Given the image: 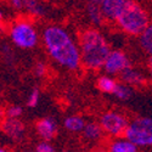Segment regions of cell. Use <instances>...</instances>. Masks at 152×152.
Wrapping results in <instances>:
<instances>
[{
    "instance_id": "6da1fadb",
    "label": "cell",
    "mask_w": 152,
    "mask_h": 152,
    "mask_svg": "<svg viewBox=\"0 0 152 152\" xmlns=\"http://www.w3.org/2000/svg\"><path fill=\"white\" fill-rule=\"evenodd\" d=\"M44 42L49 54L60 65L69 69L78 67L82 56L67 32L58 27H49L44 31Z\"/></svg>"
},
{
    "instance_id": "7a4b0ae2",
    "label": "cell",
    "mask_w": 152,
    "mask_h": 152,
    "mask_svg": "<svg viewBox=\"0 0 152 152\" xmlns=\"http://www.w3.org/2000/svg\"><path fill=\"white\" fill-rule=\"evenodd\" d=\"M110 55V49L105 38L99 32L89 29L80 37V56L83 63L91 69L100 68L105 65Z\"/></svg>"
},
{
    "instance_id": "3957f363",
    "label": "cell",
    "mask_w": 152,
    "mask_h": 152,
    "mask_svg": "<svg viewBox=\"0 0 152 152\" xmlns=\"http://www.w3.org/2000/svg\"><path fill=\"white\" fill-rule=\"evenodd\" d=\"M119 26L130 34H142L148 27V17L145 10L132 0H126L122 14L117 18Z\"/></svg>"
},
{
    "instance_id": "277c9868",
    "label": "cell",
    "mask_w": 152,
    "mask_h": 152,
    "mask_svg": "<svg viewBox=\"0 0 152 152\" xmlns=\"http://www.w3.org/2000/svg\"><path fill=\"white\" fill-rule=\"evenodd\" d=\"M125 136L135 145H148L152 136V118H139L134 121L125 130Z\"/></svg>"
},
{
    "instance_id": "5b68a950",
    "label": "cell",
    "mask_w": 152,
    "mask_h": 152,
    "mask_svg": "<svg viewBox=\"0 0 152 152\" xmlns=\"http://www.w3.org/2000/svg\"><path fill=\"white\" fill-rule=\"evenodd\" d=\"M11 38L20 48H32L37 43V33L31 24L26 22L17 23L11 31Z\"/></svg>"
},
{
    "instance_id": "8992f818",
    "label": "cell",
    "mask_w": 152,
    "mask_h": 152,
    "mask_svg": "<svg viewBox=\"0 0 152 152\" xmlns=\"http://www.w3.org/2000/svg\"><path fill=\"white\" fill-rule=\"evenodd\" d=\"M101 126L108 133L113 135H119L125 133L128 125H126V119L118 115V113H106L101 118Z\"/></svg>"
},
{
    "instance_id": "52a82bcc",
    "label": "cell",
    "mask_w": 152,
    "mask_h": 152,
    "mask_svg": "<svg viewBox=\"0 0 152 152\" xmlns=\"http://www.w3.org/2000/svg\"><path fill=\"white\" fill-rule=\"evenodd\" d=\"M105 69L107 73L115 74L121 73L123 69L129 67V61L126 56L121 51H112L110 53L106 62H105Z\"/></svg>"
},
{
    "instance_id": "ba28073f",
    "label": "cell",
    "mask_w": 152,
    "mask_h": 152,
    "mask_svg": "<svg viewBox=\"0 0 152 152\" xmlns=\"http://www.w3.org/2000/svg\"><path fill=\"white\" fill-rule=\"evenodd\" d=\"M126 4V0H104L101 3V9H102L104 15L108 18H118L122 14Z\"/></svg>"
},
{
    "instance_id": "9c48e42d",
    "label": "cell",
    "mask_w": 152,
    "mask_h": 152,
    "mask_svg": "<svg viewBox=\"0 0 152 152\" xmlns=\"http://www.w3.org/2000/svg\"><path fill=\"white\" fill-rule=\"evenodd\" d=\"M4 132L7 136H10L11 139H14V140H18V139L22 137L23 135V132H24V126L23 124L15 119V118H9L5 121L4 123Z\"/></svg>"
},
{
    "instance_id": "30bf717a",
    "label": "cell",
    "mask_w": 152,
    "mask_h": 152,
    "mask_svg": "<svg viewBox=\"0 0 152 152\" xmlns=\"http://www.w3.org/2000/svg\"><path fill=\"white\" fill-rule=\"evenodd\" d=\"M37 130L44 139L50 140V139L54 137L56 133V123L53 119H49V118L42 119L37 123Z\"/></svg>"
},
{
    "instance_id": "8fae6325",
    "label": "cell",
    "mask_w": 152,
    "mask_h": 152,
    "mask_svg": "<svg viewBox=\"0 0 152 152\" xmlns=\"http://www.w3.org/2000/svg\"><path fill=\"white\" fill-rule=\"evenodd\" d=\"M121 78L125 83L132 84V85H139V84L144 83V77L139 72H136L135 69L130 68V66L121 72Z\"/></svg>"
},
{
    "instance_id": "7c38bea8",
    "label": "cell",
    "mask_w": 152,
    "mask_h": 152,
    "mask_svg": "<svg viewBox=\"0 0 152 152\" xmlns=\"http://www.w3.org/2000/svg\"><path fill=\"white\" fill-rule=\"evenodd\" d=\"M88 15H89L91 22L95 23V24H100L101 22H102L104 12H102V9H100L97 4L90 3L89 5H88Z\"/></svg>"
},
{
    "instance_id": "4fadbf2b",
    "label": "cell",
    "mask_w": 152,
    "mask_h": 152,
    "mask_svg": "<svg viewBox=\"0 0 152 152\" xmlns=\"http://www.w3.org/2000/svg\"><path fill=\"white\" fill-rule=\"evenodd\" d=\"M117 83L108 78V77H101L99 80H97V86H99V89L101 91H104V93H112V94H115V90H116V88H117Z\"/></svg>"
},
{
    "instance_id": "5bb4252c",
    "label": "cell",
    "mask_w": 152,
    "mask_h": 152,
    "mask_svg": "<svg viewBox=\"0 0 152 152\" xmlns=\"http://www.w3.org/2000/svg\"><path fill=\"white\" fill-rule=\"evenodd\" d=\"M111 152H136V145L132 141H117L112 144Z\"/></svg>"
},
{
    "instance_id": "9a60e30c",
    "label": "cell",
    "mask_w": 152,
    "mask_h": 152,
    "mask_svg": "<svg viewBox=\"0 0 152 152\" xmlns=\"http://www.w3.org/2000/svg\"><path fill=\"white\" fill-rule=\"evenodd\" d=\"M65 126L71 132H79L84 129V122L80 117H68L65 121Z\"/></svg>"
},
{
    "instance_id": "2e32d148",
    "label": "cell",
    "mask_w": 152,
    "mask_h": 152,
    "mask_svg": "<svg viewBox=\"0 0 152 152\" xmlns=\"http://www.w3.org/2000/svg\"><path fill=\"white\" fill-rule=\"evenodd\" d=\"M84 135L88 139H99L101 136V126L97 125L96 123H89L84 126Z\"/></svg>"
},
{
    "instance_id": "e0dca14e",
    "label": "cell",
    "mask_w": 152,
    "mask_h": 152,
    "mask_svg": "<svg viewBox=\"0 0 152 152\" xmlns=\"http://www.w3.org/2000/svg\"><path fill=\"white\" fill-rule=\"evenodd\" d=\"M141 45L142 48L146 50V51H148L150 54H152V24L151 26H148L145 32L141 34Z\"/></svg>"
},
{
    "instance_id": "ac0fdd59",
    "label": "cell",
    "mask_w": 152,
    "mask_h": 152,
    "mask_svg": "<svg viewBox=\"0 0 152 152\" xmlns=\"http://www.w3.org/2000/svg\"><path fill=\"white\" fill-rule=\"evenodd\" d=\"M115 95L118 99L125 101L132 96V90H130V88H128L126 85H117L116 90H115Z\"/></svg>"
},
{
    "instance_id": "d6986e66",
    "label": "cell",
    "mask_w": 152,
    "mask_h": 152,
    "mask_svg": "<svg viewBox=\"0 0 152 152\" xmlns=\"http://www.w3.org/2000/svg\"><path fill=\"white\" fill-rule=\"evenodd\" d=\"M23 3L26 5V7L28 9V11H31L32 14H35V15L43 14V9L37 0H23Z\"/></svg>"
},
{
    "instance_id": "ffe728a7",
    "label": "cell",
    "mask_w": 152,
    "mask_h": 152,
    "mask_svg": "<svg viewBox=\"0 0 152 152\" xmlns=\"http://www.w3.org/2000/svg\"><path fill=\"white\" fill-rule=\"evenodd\" d=\"M38 100H39V90H38V88H34L31 96H29V100H28V106L35 107L38 104Z\"/></svg>"
},
{
    "instance_id": "44dd1931",
    "label": "cell",
    "mask_w": 152,
    "mask_h": 152,
    "mask_svg": "<svg viewBox=\"0 0 152 152\" xmlns=\"http://www.w3.org/2000/svg\"><path fill=\"white\" fill-rule=\"evenodd\" d=\"M22 113V108L20 106H12L7 110V117L9 118H17L18 116H21Z\"/></svg>"
},
{
    "instance_id": "7402d4cb",
    "label": "cell",
    "mask_w": 152,
    "mask_h": 152,
    "mask_svg": "<svg viewBox=\"0 0 152 152\" xmlns=\"http://www.w3.org/2000/svg\"><path fill=\"white\" fill-rule=\"evenodd\" d=\"M37 152H54V148L51 145H49L46 142H42V144L38 145Z\"/></svg>"
},
{
    "instance_id": "603a6c76",
    "label": "cell",
    "mask_w": 152,
    "mask_h": 152,
    "mask_svg": "<svg viewBox=\"0 0 152 152\" xmlns=\"http://www.w3.org/2000/svg\"><path fill=\"white\" fill-rule=\"evenodd\" d=\"M45 71H46V67H45L44 63H42V62L37 63L35 67H34V73H35L37 75H39V77H42V75H44Z\"/></svg>"
},
{
    "instance_id": "cb8c5ba5",
    "label": "cell",
    "mask_w": 152,
    "mask_h": 152,
    "mask_svg": "<svg viewBox=\"0 0 152 152\" xmlns=\"http://www.w3.org/2000/svg\"><path fill=\"white\" fill-rule=\"evenodd\" d=\"M12 3H14V5H15V6L20 7V6L22 5V3H23V0H12Z\"/></svg>"
},
{
    "instance_id": "d4e9b609",
    "label": "cell",
    "mask_w": 152,
    "mask_h": 152,
    "mask_svg": "<svg viewBox=\"0 0 152 152\" xmlns=\"http://www.w3.org/2000/svg\"><path fill=\"white\" fill-rule=\"evenodd\" d=\"M89 1H90V3H93V4H97V5H99V4L102 3L104 0H89Z\"/></svg>"
},
{
    "instance_id": "484cf974",
    "label": "cell",
    "mask_w": 152,
    "mask_h": 152,
    "mask_svg": "<svg viewBox=\"0 0 152 152\" xmlns=\"http://www.w3.org/2000/svg\"><path fill=\"white\" fill-rule=\"evenodd\" d=\"M150 73H151V78H152V57L150 58Z\"/></svg>"
},
{
    "instance_id": "4316f807",
    "label": "cell",
    "mask_w": 152,
    "mask_h": 152,
    "mask_svg": "<svg viewBox=\"0 0 152 152\" xmlns=\"http://www.w3.org/2000/svg\"><path fill=\"white\" fill-rule=\"evenodd\" d=\"M148 145H152V136L150 137V141H148Z\"/></svg>"
},
{
    "instance_id": "83f0119b",
    "label": "cell",
    "mask_w": 152,
    "mask_h": 152,
    "mask_svg": "<svg viewBox=\"0 0 152 152\" xmlns=\"http://www.w3.org/2000/svg\"><path fill=\"white\" fill-rule=\"evenodd\" d=\"M0 152H6V151H5V150H1V151H0Z\"/></svg>"
}]
</instances>
